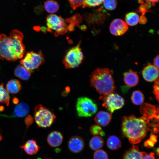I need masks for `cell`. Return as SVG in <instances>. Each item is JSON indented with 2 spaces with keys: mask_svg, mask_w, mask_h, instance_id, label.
Instances as JSON below:
<instances>
[{
  "mask_svg": "<svg viewBox=\"0 0 159 159\" xmlns=\"http://www.w3.org/2000/svg\"><path fill=\"white\" fill-rule=\"evenodd\" d=\"M140 110L142 115L140 117L131 115L123 116L122 119V133L133 145L140 143L149 131L158 133V106L143 103Z\"/></svg>",
  "mask_w": 159,
  "mask_h": 159,
  "instance_id": "6da1fadb",
  "label": "cell"
},
{
  "mask_svg": "<svg viewBox=\"0 0 159 159\" xmlns=\"http://www.w3.org/2000/svg\"><path fill=\"white\" fill-rule=\"evenodd\" d=\"M23 38V34L16 29L13 30L9 36L1 34L0 59L14 61L22 58L25 52Z\"/></svg>",
  "mask_w": 159,
  "mask_h": 159,
  "instance_id": "7a4b0ae2",
  "label": "cell"
},
{
  "mask_svg": "<svg viewBox=\"0 0 159 159\" xmlns=\"http://www.w3.org/2000/svg\"><path fill=\"white\" fill-rule=\"evenodd\" d=\"M113 72L107 68H97L90 76L91 86L100 95L105 96L113 93L116 89L112 77Z\"/></svg>",
  "mask_w": 159,
  "mask_h": 159,
  "instance_id": "3957f363",
  "label": "cell"
},
{
  "mask_svg": "<svg viewBox=\"0 0 159 159\" xmlns=\"http://www.w3.org/2000/svg\"><path fill=\"white\" fill-rule=\"evenodd\" d=\"M81 41L78 44L68 50L63 58V63L67 69L78 67L82 62L84 55L80 47Z\"/></svg>",
  "mask_w": 159,
  "mask_h": 159,
  "instance_id": "277c9868",
  "label": "cell"
},
{
  "mask_svg": "<svg viewBox=\"0 0 159 159\" xmlns=\"http://www.w3.org/2000/svg\"><path fill=\"white\" fill-rule=\"evenodd\" d=\"M34 118L39 127L46 128L51 125L56 117L50 110L41 105H39L35 108Z\"/></svg>",
  "mask_w": 159,
  "mask_h": 159,
  "instance_id": "5b68a950",
  "label": "cell"
},
{
  "mask_svg": "<svg viewBox=\"0 0 159 159\" xmlns=\"http://www.w3.org/2000/svg\"><path fill=\"white\" fill-rule=\"evenodd\" d=\"M76 108L78 115L80 117H88L97 112V107L92 99L87 97H81L77 99Z\"/></svg>",
  "mask_w": 159,
  "mask_h": 159,
  "instance_id": "8992f818",
  "label": "cell"
},
{
  "mask_svg": "<svg viewBox=\"0 0 159 159\" xmlns=\"http://www.w3.org/2000/svg\"><path fill=\"white\" fill-rule=\"evenodd\" d=\"M47 30L49 32L54 31V35L57 36L67 32L69 28L65 20L60 16L55 14H51L46 18Z\"/></svg>",
  "mask_w": 159,
  "mask_h": 159,
  "instance_id": "52a82bcc",
  "label": "cell"
},
{
  "mask_svg": "<svg viewBox=\"0 0 159 159\" xmlns=\"http://www.w3.org/2000/svg\"><path fill=\"white\" fill-rule=\"evenodd\" d=\"M45 62L43 55L41 51L37 53L33 51L28 52L24 58L20 61L22 65L30 72L37 68Z\"/></svg>",
  "mask_w": 159,
  "mask_h": 159,
  "instance_id": "ba28073f",
  "label": "cell"
},
{
  "mask_svg": "<svg viewBox=\"0 0 159 159\" xmlns=\"http://www.w3.org/2000/svg\"><path fill=\"white\" fill-rule=\"evenodd\" d=\"M100 99L103 100L102 106L111 113L122 108L125 103L124 99L118 94L114 92L101 96Z\"/></svg>",
  "mask_w": 159,
  "mask_h": 159,
  "instance_id": "9c48e42d",
  "label": "cell"
},
{
  "mask_svg": "<svg viewBox=\"0 0 159 159\" xmlns=\"http://www.w3.org/2000/svg\"><path fill=\"white\" fill-rule=\"evenodd\" d=\"M128 29V27L125 22L120 19H116L113 20L110 26V32L115 36L123 35Z\"/></svg>",
  "mask_w": 159,
  "mask_h": 159,
  "instance_id": "30bf717a",
  "label": "cell"
},
{
  "mask_svg": "<svg viewBox=\"0 0 159 159\" xmlns=\"http://www.w3.org/2000/svg\"><path fill=\"white\" fill-rule=\"evenodd\" d=\"M85 145L83 138L78 136H73L69 139L68 143V147L69 150L74 153L81 152Z\"/></svg>",
  "mask_w": 159,
  "mask_h": 159,
  "instance_id": "8fae6325",
  "label": "cell"
},
{
  "mask_svg": "<svg viewBox=\"0 0 159 159\" xmlns=\"http://www.w3.org/2000/svg\"><path fill=\"white\" fill-rule=\"evenodd\" d=\"M142 74L144 79L146 81L152 82L158 78V69L153 65L149 64L144 68Z\"/></svg>",
  "mask_w": 159,
  "mask_h": 159,
  "instance_id": "7c38bea8",
  "label": "cell"
},
{
  "mask_svg": "<svg viewBox=\"0 0 159 159\" xmlns=\"http://www.w3.org/2000/svg\"><path fill=\"white\" fill-rule=\"evenodd\" d=\"M63 136L59 132L54 131L51 132L48 135L47 140L49 145L51 147H58L62 143Z\"/></svg>",
  "mask_w": 159,
  "mask_h": 159,
  "instance_id": "4fadbf2b",
  "label": "cell"
},
{
  "mask_svg": "<svg viewBox=\"0 0 159 159\" xmlns=\"http://www.w3.org/2000/svg\"><path fill=\"white\" fill-rule=\"evenodd\" d=\"M112 118L111 113L104 111L99 112L96 115L94 120L100 126L105 127L108 125Z\"/></svg>",
  "mask_w": 159,
  "mask_h": 159,
  "instance_id": "5bb4252c",
  "label": "cell"
},
{
  "mask_svg": "<svg viewBox=\"0 0 159 159\" xmlns=\"http://www.w3.org/2000/svg\"><path fill=\"white\" fill-rule=\"evenodd\" d=\"M28 155H32L36 154L39 151V146L35 140L33 139L27 141L24 145L20 146Z\"/></svg>",
  "mask_w": 159,
  "mask_h": 159,
  "instance_id": "9a60e30c",
  "label": "cell"
},
{
  "mask_svg": "<svg viewBox=\"0 0 159 159\" xmlns=\"http://www.w3.org/2000/svg\"><path fill=\"white\" fill-rule=\"evenodd\" d=\"M124 81L125 83L130 87H133L137 85L139 81L137 74L134 71H130L124 74Z\"/></svg>",
  "mask_w": 159,
  "mask_h": 159,
  "instance_id": "2e32d148",
  "label": "cell"
},
{
  "mask_svg": "<svg viewBox=\"0 0 159 159\" xmlns=\"http://www.w3.org/2000/svg\"><path fill=\"white\" fill-rule=\"evenodd\" d=\"M29 108L26 103L21 102L16 105L14 109L12 117H23L29 113Z\"/></svg>",
  "mask_w": 159,
  "mask_h": 159,
  "instance_id": "e0dca14e",
  "label": "cell"
},
{
  "mask_svg": "<svg viewBox=\"0 0 159 159\" xmlns=\"http://www.w3.org/2000/svg\"><path fill=\"white\" fill-rule=\"evenodd\" d=\"M122 159H142L141 152L139 151L138 146L133 145L126 151Z\"/></svg>",
  "mask_w": 159,
  "mask_h": 159,
  "instance_id": "ac0fdd59",
  "label": "cell"
},
{
  "mask_svg": "<svg viewBox=\"0 0 159 159\" xmlns=\"http://www.w3.org/2000/svg\"><path fill=\"white\" fill-rule=\"evenodd\" d=\"M14 73L16 76L23 80L29 79L31 75L30 71L21 65H18L16 66Z\"/></svg>",
  "mask_w": 159,
  "mask_h": 159,
  "instance_id": "d6986e66",
  "label": "cell"
},
{
  "mask_svg": "<svg viewBox=\"0 0 159 159\" xmlns=\"http://www.w3.org/2000/svg\"><path fill=\"white\" fill-rule=\"evenodd\" d=\"M7 91L12 94H16L21 89V85L19 80L12 79L9 81L6 85Z\"/></svg>",
  "mask_w": 159,
  "mask_h": 159,
  "instance_id": "ffe728a7",
  "label": "cell"
},
{
  "mask_svg": "<svg viewBox=\"0 0 159 159\" xmlns=\"http://www.w3.org/2000/svg\"><path fill=\"white\" fill-rule=\"evenodd\" d=\"M104 143V139L101 137L96 136L93 137L90 140L89 147L91 150L96 151L101 148Z\"/></svg>",
  "mask_w": 159,
  "mask_h": 159,
  "instance_id": "44dd1931",
  "label": "cell"
},
{
  "mask_svg": "<svg viewBox=\"0 0 159 159\" xmlns=\"http://www.w3.org/2000/svg\"><path fill=\"white\" fill-rule=\"evenodd\" d=\"M107 144L108 147L112 150H117L121 145V141L115 135L110 136L107 139Z\"/></svg>",
  "mask_w": 159,
  "mask_h": 159,
  "instance_id": "7402d4cb",
  "label": "cell"
},
{
  "mask_svg": "<svg viewBox=\"0 0 159 159\" xmlns=\"http://www.w3.org/2000/svg\"><path fill=\"white\" fill-rule=\"evenodd\" d=\"M139 16L136 12H132L127 14L125 16L126 24L130 26H134L139 22Z\"/></svg>",
  "mask_w": 159,
  "mask_h": 159,
  "instance_id": "603a6c76",
  "label": "cell"
},
{
  "mask_svg": "<svg viewBox=\"0 0 159 159\" xmlns=\"http://www.w3.org/2000/svg\"><path fill=\"white\" fill-rule=\"evenodd\" d=\"M44 7L48 12L53 13L57 11L59 6L56 1L53 0H48L44 2Z\"/></svg>",
  "mask_w": 159,
  "mask_h": 159,
  "instance_id": "cb8c5ba5",
  "label": "cell"
},
{
  "mask_svg": "<svg viewBox=\"0 0 159 159\" xmlns=\"http://www.w3.org/2000/svg\"><path fill=\"white\" fill-rule=\"evenodd\" d=\"M131 99L134 105H139L143 103L144 100V97L141 91L136 90L132 92Z\"/></svg>",
  "mask_w": 159,
  "mask_h": 159,
  "instance_id": "d4e9b609",
  "label": "cell"
},
{
  "mask_svg": "<svg viewBox=\"0 0 159 159\" xmlns=\"http://www.w3.org/2000/svg\"><path fill=\"white\" fill-rule=\"evenodd\" d=\"M10 97L7 90L4 87L2 83L0 85V102L8 106L9 103Z\"/></svg>",
  "mask_w": 159,
  "mask_h": 159,
  "instance_id": "484cf974",
  "label": "cell"
},
{
  "mask_svg": "<svg viewBox=\"0 0 159 159\" xmlns=\"http://www.w3.org/2000/svg\"><path fill=\"white\" fill-rule=\"evenodd\" d=\"M103 2L105 8L108 10H114L117 4V0H104Z\"/></svg>",
  "mask_w": 159,
  "mask_h": 159,
  "instance_id": "4316f807",
  "label": "cell"
},
{
  "mask_svg": "<svg viewBox=\"0 0 159 159\" xmlns=\"http://www.w3.org/2000/svg\"><path fill=\"white\" fill-rule=\"evenodd\" d=\"M104 0H85L82 5L83 8L93 7L97 6L102 4Z\"/></svg>",
  "mask_w": 159,
  "mask_h": 159,
  "instance_id": "83f0119b",
  "label": "cell"
},
{
  "mask_svg": "<svg viewBox=\"0 0 159 159\" xmlns=\"http://www.w3.org/2000/svg\"><path fill=\"white\" fill-rule=\"evenodd\" d=\"M94 159H108L107 153L102 150L95 151L93 154Z\"/></svg>",
  "mask_w": 159,
  "mask_h": 159,
  "instance_id": "f1b7e54d",
  "label": "cell"
},
{
  "mask_svg": "<svg viewBox=\"0 0 159 159\" xmlns=\"http://www.w3.org/2000/svg\"><path fill=\"white\" fill-rule=\"evenodd\" d=\"M157 138L156 135L151 134L150 138L145 142V146L148 148L152 147L157 142Z\"/></svg>",
  "mask_w": 159,
  "mask_h": 159,
  "instance_id": "f546056e",
  "label": "cell"
},
{
  "mask_svg": "<svg viewBox=\"0 0 159 159\" xmlns=\"http://www.w3.org/2000/svg\"><path fill=\"white\" fill-rule=\"evenodd\" d=\"M91 133L93 135L96 136L99 135H103V132L101 127L99 125H94L90 128Z\"/></svg>",
  "mask_w": 159,
  "mask_h": 159,
  "instance_id": "4dcf8cb0",
  "label": "cell"
},
{
  "mask_svg": "<svg viewBox=\"0 0 159 159\" xmlns=\"http://www.w3.org/2000/svg\"><path fill=\"white\" fill-rule=\"evenodd\" d=\"M72 8L74 10L82 6L85 0H68Z\"/></svg>",
  "mask_w": 159,
  "mask_h": 159,
  "instance_id": "1f68e13d",
  "label": "cell"
},
{
  "mask_svg": "<svg viewBox=\"0 0 159 159\" xmlns=\"http://www.w3.org/2000/svg\"><path fill=\"white\" fill-rule=\"evenodd\" d=\"M159 79L158 78L155 81L153 90V93L155 95L158 102L159 101Z\"/></svg>",
  "mask_w": 159,
  "mask_h": 159,
  "instance_id": "d6a6232c",
  "label": "cell"
},
{
  "mask_svg": "<svg viewBox=\"0 0 159 159\" xmlns=\"http://www.w3.org/2000/svg\"><path fill=\"white\" fill-rule=\"evenodd\" d=\"M142 159H155L154 154L153 153H150L148 154L146 152H141Z\"/></svg>",
  "mask_w": 159,
  "mask_h": 159,
  "instance_id": "836d02e7",
  "label": "cell"
},
{
  "mask_svg": "<svg viewBox=\"0 0 159 159\" xmlns=\"http://www.w3.org/2000/svg\"><path fill=\"white\" fill-rule=\"evenodd\" d=\"M147 19L143 15H142L139 18V22L141 24H144L146 23Z\"/></svg>",
  "mask_w": 159,
  "mask_h": 159,
  "instance_id": "e575fe53",
  "label": "cell"
},
{
  "mask_svg": "<svg viewBox=\"0 0 159 159\" xmlns=\"http://www.w3.org/2000/svg\"><path fill=\"white\" fill-rule=\"evenodd\" d=\"M159 55H158L154 58L153 61V65L158 69H159Z\"/></svg>",
  "mask_w": 159,
  "mask_h": 159,
  "instance_id": "d590c367",
  "label": "cell"
},
{
  "mask_svg": "<svg viewBox=\"0 0 159 159\" xmlns=\"http://www.w3.org/2000/svg\"><path fill=\"white\" fill-rule=\"evenodd\" d=\"M147 1H149L151 3L153 6L155 5L156 3L159 0H145Z\"/></svg>",
  "mask_w": 159,
  "mask_h": 159,
  "instance_id": "8d00e7d4",
  "label": "cell"
},
{
  "mask_svg": "<svg viewBox=\"0 0 159 159\" xmlns=\"http://www.w3.org/2000/svg\"><path fill=\"white\" fill-rule=\"evenodd\" d=\"M1 34H0V39L1 38Z\"/></svg>",
  "mask_w": 159,
  "mask_h": 159,
  "instance_id": "74e56055",
  "label": "cell"
},
{
  "mask_svg": "<svg viewBox=\"0 0 159 159\" xmlns=\"http://www.w3.org/2000/svg\"><path fill=\"white\" fill-rule=\"evenodd\" d=\"M52 159L48 158V159Z\"/></svg>",
  "mask_w": 159,
  "mask_h": 159,
  "instance_id": "f35d334b",
  "label": "cell"
}]
</instances>
